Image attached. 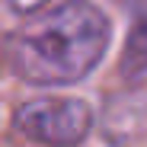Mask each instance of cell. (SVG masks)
I'll return each mask as SVG.
<instances>
[{"label":"cell","mask_w":147,"mask_h":147,"mask_svg":"<svg viewBox=\"0 0 147 147\" xmlns=\"http://www.w3.org/2000/svg\"><path fill=\"white\" fill-rule=\"evenodd\" d=\"M112 22L93 0H61L7 35L3 67L29 86H70L102 64Z\"/></svg>","instance_id":"6da1fadb"},{"label":"cell","mask_w":147,"mask_h":147,"mask_svg":"<svg viewBox=\"0 0 147 147\" xmlns=\"http://www.w3.org/2000/svg\"><path fill=\"white\" fill-rule=\"evenodd\" d=\"M93 109L70 96H42L16 106L13 128L45 147H80L93 131Z\"/></svg>","instance_id":"7a4b0ae2"},{"label":"cell","mask_w":147,"mask_h":147,"mask_svg":"<svg viewBox=\"0 0 147 147\" xmlns=\"http://www.w3.org/2000/svg\"><path fill=\"white\" fill-rule=\"evenodd\" d=\"M118 67L128 80H144L147 77V16L134 19V26L125 38V48H121Z\"/></svg>","instance_id":"3957f363"},{"label":"cell","mask_w":147,"mask_h":147,"mask_svg":"<svg viewBox=\"0 0 147 147\" xmlns=\"http://www.w3.org/2000/svg\"><path fill=\"white\" fill-rule=\"evenodd\" d=\"M3 3L13 10V13H22V16H29V13H38V10H45L51 0H3Z\"/></svg>","instance_id":"277c9868"},{"label":"cell","mask_w":147,"mask_h":147,"mask_svg":"<svg viewBox=\"0 0 147 147\" xmlns=\"http://www.w3.org/2000/svg\"><path fill=\"white\" fill-rule=\"evenodd\" d=\"M121 7L131 10L134 19H138V16H147V0H121Z\"/></svg>","instance_id":"5b68a950"}]
</instances>
